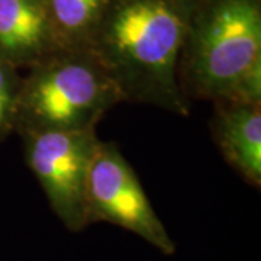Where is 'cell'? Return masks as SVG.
Segmentation results:
<instances>
[{
  "label": "cell",
  "instance_id": "1",
  "mask_svg": "<svg viewBox=\"0 0 261 261\" xmlns=\"http://www.w3.org/2000/svg\"><path fill=\"white\" fill-rule=\"evenodd\" d=\"M199 0H109L87 49L103 65L122 102L187 116L178 61Z\"/></svg>",
  "mask_w": 261,
  "mask_h": 261
},
{
  "label": "cell",
  "instance_id": "2",
  "mask_svg": "<svg viewBox=\"0 0 261 261\" xmlns=\"http://www.w3.org/2000/svg\"><path fill=\"white\" fill-rule=\"evenodd\" d=\"M185 96L261 103V2L199 0L178 61Z\"/></svg>",
  "mask_w": 261,
  "mask_h": 261
},
{
  "label": "cell",
  "instance_id": "3",
  "mask_svg": "<svg viewBox=\"0 0 261 261\" xmlns=\"http://www.w3.org/2000/svg\"><path fill=\"white\" fill-rule=\"evenodd\" d=\"M122 99L89 49H58L28 68L19 94V132L83 130Z\"/></svg>",
  "mask_w": 261,
  "mask_h": 261
},
{
  "label": "cell",
  "instance_id": "4",
  "mask_svg": "<svg viewBox=\"0 0 261 261\" xmlns=\"http://www.w3.org/2000/svg\"><path fill=\"white\" fill-rule=\"evenodd\" d=\"M25 160L57 218L71 232L89 226L87 183L94 151L96 128L83 130L22 132Z\"/></svg>",
  "mask_w": 261,
  "mask_h": 261
},
{
  "label": "cell",
  "instance_id": "5",
  "mask_svg": "<svg viewBox=\"0 0 261 261\" xmlns=\"http://www.w3.org/2000/svg\"><path fill=\"white\" fill-rule=\"evenodd\" d=\"M89 225L109 222L145 240L164 255L176 243L141 186L134 168L113 142L99 141L87 183Z\"/></svg>",
  "mask_w": 261,
  "mask_h": 261
},
{
  "label": "cell",
  "instance_id": "6",
  "mask_svg": "<svg viewBox=\"0 0 261 261\" xmlns=\"http://www.w3.org/2000/svg\"><path fill=\"white\" fill-rule=\"evenodd\" d=\"M58 49L48 0H0V58L29 68Z\"/></svg>",
  "mask_w": 261,
  "mask_h": 261
},
{
  "label": "cell",
  "instance_id": "7",
  "mask_svg": "<svg viewBox=\"0 0 261 261\" xmlns=\"http://www.w3.org/2000/svg\"><path fill=\"white\" fill-rule=\"evenodd\" d=\"M212 134L228 164L261 186V103L216 102Z\"/></svg>",
  "mask_w": 261,
  "mask_h": 261
},
{
  "label": "cell",
  "instance_id": "8",
  "mask_svg": "<svg viewBox=\"0 0 261 261\" xmlns=\"http://www.w3.org/2000/svg\"><path fill=\"white\" fill-rule=\"evenodd\" d=\"M109 0H48L51 22L61 49H87Z\"/></svg>",
  "mask_w": 261,
  "mask_h": 261
},
{
  "label": "cell",
  "instance_id": "9",
  "mask_svg": "<svg viewBox=\"0 0 261 261\" xmlns=\"http://www.w3.org/2000/svg\"><path fill=\"white\" fill-rule=\"evenodd\" d=\"M20 84L18 68L0 58V137L16 128Z\"/></svg>",
  "mask_w": 261,
  "mask_h": 261
}]
</instances>
